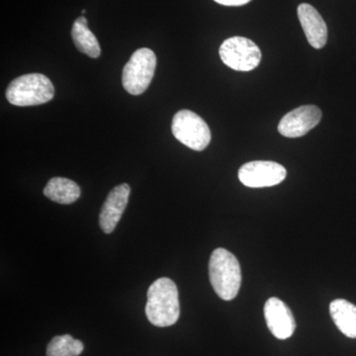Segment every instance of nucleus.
<instances>
[{
	"mask_svg": "<svg viewBox=\"0 0 356 356\" xmlns=\"http://www.w3.org/2000/svg\"><path fill=\"white\" fill-rule=\"evenodd\" d=\"M214 1L225 6H242L252 0H214Z\"/></svg>",
	"mask_w": 356,
	"mask_h": 356,
	"instance_id": "dca6fc26",
	"label": "nucleus"
},
{
	"mask_svg": "<svg viewBox=\"0 0 356 356\" xmlns=\"http://www.w3.org/2000/svg\"><path fill=\"white\" fill-rule=\"evenodd\" d=\"M55 88L50 79L42 74H29L17 77L6 89V98L16 106H35L50 102Z\"/></svg>",
	"mask_w": 356,
	"mask_h": 356,
	"instance_id": "7ed1b4c3",
	"label": "nucleus"
},
{
	"mask_svg": "<svg viewBox=\"0 0 356 356\" xmlns=\"http://www.w3.org/2000/svg\"><path fill=\"white\" fill-rule=\"evenodd\" d=\"M131 187L127 184L114 187L103 203L99 215V226L105 234H111L116 228L128 205Z\"/></svg>",
	"mask_w": 356,
	"mask_h": 356,
	"instance_id": "9d476101",
	"label": "nucleus"
},
{
	"mask_svg": "<svg viewBox=\"0 0 356 356\" xmlns=\"http://www.w3.org/2000/svg\"><path fill=\"white\" fill-rule=\"evenodd\" d=\"M72 38L77 50L86 54L88 57L96 58L102 54L99 43L95 35L88 26V19L84 16L77 18L72 25Z\"/></svg>",
	"mask_w": 356,
	"mask_h": 356,
	"instance_id": "ddd939ff",
	"label": "nucleus"
},
{
	"mask_svg": "<svg viewBox=\"0 0 356 356\" xmlns=\"http://www.w3.org/2000/svg\"><path fill=\"white\" fill-rule=\"evenodd\" d=\"M322 115V110L315 105L299 107L281 119L278 132L287 138L303 137L320 123Z\"/></svg>",
	"mask_w": 356,
	"mask_h": 356,
	"instance_id": "6e6552de",
	"label": "nucleus"
},
{
	"mask_svg": "<svg viewBox=\"0 0 356 356\" xmlns=\"http://www.w3.org/2000/svg\"><path fill=\"white\" fill-rule=\"evenodd\" d=\"M219 54L222 62L236 72H250L261 64L259 46L245 37L227 39L220 47Z\"/></svg>",
	"mask_w": 356,
	"mask_h": 356,
	"instance_id": "423d86ee",
	"label": "nucleus"
},
{
	"mask_svg": "<svg viewBox=\"0 0 356 356\" xmlns=\"http://www.w3.org/2000/svg\"><path fill=\"white\" fill-rule=\"evenodd\" d=\"M156 67V57L151 49H139L133 54L122 74V83L127 92L140 95L149 88Z\"/></svg>",
	"mask_w": 356,
	"mask_h": 356,
	"instance_id": "20e7f679",
	"label": "nucleus"
},
{
	"mask_svg": "<svg viewBox=\"0 0 356 356\" xmlns=\"http://www.w3.org/2000/svg\"><path fill=\"white\" fill-rule=\"evenodd\" d=\"M264 317L269 331L276 339H289L296 330V322L289 307L275 297L266 302Z\"/></svg>",
	"mask_w": 356,
	"mask_h": 356,
	"instance_id": "1a4fd4ad",
	"label": "nucleus"
},
{
	"mask_svg": "<svg viewBox=\"0 0 356 356\" xmlns=\"http://www.w3.org/2000/svg\"><path fill=\"white\" fill-rule=\"evenodd\" d=\"M146 315L156 327H170L180 316L179 297L172 280L161 277L154 281L147 291Z\"/></svg>",
	"mask_w": 356,
	"mask_h": 356,
	"instance_id": "f257e3e1",
	"label": "nucleus"
},
{
	"mask_svg": "<svg viewBox=\"0 0 356 356\" xmlns=\"http://www.w3.org/2000/svg\"><path fill=\"white\" fill-rule=\"evenodd\" d=\"M84 350L83 343L70 334L57 336L51 339L47 346V356H79Z\"/></svg>",
	"mask_w": 356,
	"mask_h": 356,
	"instance_id": "2eb2a0df",
	"label": "nucleus"
},
{
	"mask_svg": "<svg viewBox=\"0 0 356 356\" xmlns=\"http://www.w3.org/2000/svg\"><path fill=\"white\" fill-rule=\"evenodd\" d=\"M209 278L220 298L225 301L235 299L242 284V271L235 255L225 248L215 250L210 257Z\"/></svg>",
	"mask_w": 356,
	"mask_h": 356,
	"instance_id": "f03ea898",
	"label": "nucleus"
},
{
	"mask_svg": "<svg viewBox=\"0 0 356 356\" xmlns=\"http://www.w3.org/2000/svg\"><path fill=\"white\" fill-rule=\"evenodd\" d=\"M86 10H83V11H81V13H83V14H86Z\"/></svg>",
	"mask_w": 356,
	"mask_h": 356,
	"instance_id": "f3484780",
	"label": "nucleus"
},
{
	"mask_svg": "<svg viewBox=\"0 0 356 356\" xmlns=\"http://www.w3.org/2000/svg\"><path fill=\"white\" fill-rule=\"evenodd\" d=\"M297 13L309 44L318 50L324 48L327 41V27L317 9L310 4L302 3Z\"/></svg>",
	"mask_w": 356,
	"mask_h": 356,
	"instance_id": "9b49d317",
	"label": "nucleus"
},
{
	"mask_svg": "<svg viewBox=\"0 0 356 356\" xmlns=\"http://www.w3.org/2000/svg\"><path fill=\"white\" fill-rule=\"evenodd\" d=\"M284 166L274 161H255L245 163L238 170V179L250 188H262L281 184L286 178Z\"/></svg>",
	"mask_w": 356,
	"mask_h": 356,
	"instance_id": "0eeeda50",
	"label": "nucleus"
},
{
	"mask_svg": "<svg viewBox=\"0 0 356 356\" xmlns=\"http://www.w3.org/2000/svg\"><path fill=\"white\" fill-rule=\"evenodd\" d=\"M332 321L344 336L356 339V306L344 299H337L330 305Z\"/></svg>",
	"mask_w": 356,
	"mask_h": 356,
	"instance_id": "f8f14e48",
	"label": "nucleus"
},
{
	"mask_svg": "<svg viewBox=\"0 0 356 356\" xmlns=\"http://www.w3.org/2000/svg\"><path fill=\"white\" fill-rule=\"evenodd\" d=\"M44 195L54 202L72 204L81 196V188L76 182L67 178L54 177L44 187Z\"/></svg>",
	"mask_w": 356,
	"mask_h": 356,
	"instance_id": "4468645a",
	"label": "nucleus"
},
{
	"mask_svg": "<svg viewBox=\"0 0 356 356\" xmlns=\"http://www.w3.org/2000/svg\"><path fill=\"white\" fill-rule=\"evenodd\" d=\"M172 130L175 139L194 151L201 152L211 142L207 123L191 110H180L172 119Z\"/></svg>",
	"mask_w": 356,
	"mask_h": 356,
	"instance_id": "39448f33",
	"label": "nucleus"
}]
</instances>
